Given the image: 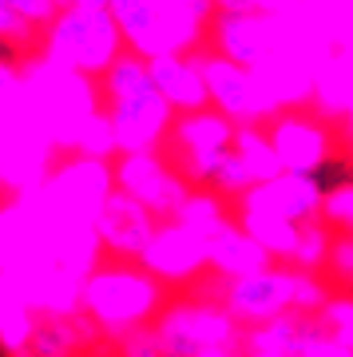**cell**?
I'll list each match as a JSON object with an SVG mask.
<instances>
[{
    "mask_svg": "<svg viewBox=\"0 0 353 357\" xmlns=\"http://www.w3.org/2000/svg\"><path fill=\"white\" fill-rule=\"evenodd\" d=\"M60 4H107V0H60Z\"/></svg>",
    "mask_w": 353,
    "mask_h": 357,
    "instance_id": "22",
    "label": "cell"
},
{
    "mask_svg": "<svg viewBox=\"0 0 353 357\" xmlns=\"http://www.w3.org/2000/svg\"><path fill=\"white\" fill-rule=\"evenodd\" d=\"M107 8L123 28L127 48L159 56V52L199 48L206 40L215 0H107Z\"/></svg>",
    "mask_w": 353,
    "mask_h": 357,
    "instance_id": "5",
    "label": "cell"
},
{
    "mask_svg": "<svg viewBox=\"0 0 353 357\" xmlns=\"http://www.w3.org/2000/svg\"><path fill=\"white\" fill-rule=\"evenodd\" d=\"M36 56H44V36L8 8V0H0V72H20Z\"/></svg>",
    "mask_w": 353,
    "mask_h": 357,
    "instance_id": "16",
    "label": "cell"
},
{
    "mask_svg": "<svg viewBox=\"0 0 353 357\" xmlns=\"http://www.w3.org/2000/svg\"><path fill=\"white\" fill-rule=\"evenodd\" d=\"M127 48L123 28L107 4H63L44 32V56L91 79Z\"/></svg>",
    "mask_w": 353,
    "mask_h": 357,
    "instance_id": "4",
    "label": "cell"
},
{
    "mask_svg": "<svg viewBox=\"0 0 353 357\" xmlns=\"http://www.w3.org/2000/svg\"><path fill=\"white\" fill-rule=\"evenodd\" d=\"M112 354L115 357H179L163 345V337L155 333V326H143V330H131L127 337L112 342Z\"/></svg>",
    "mask_w": 353,
    "mask_h": 357,
    "instance_id": "20",
    "label": "cell"
},
{
    "mask_svg": "<svg viewBox=\"0 0 353 357\" xmlns=\"http://www.w3.org/2000/svg\"><path fill=\"white\" fill-rule=\"evenodd\" d=\"M96 342H103V333L84 310H72V314L36 310V326L28 333L24 349L13 357H91Z\"/></svg>",
    "mask_w": 353,
    "mask_h": 357,
    "instance_id": "12",
    "label": "cell"
},
{
    "mask_svg": "<svg viewBox=\"0 0 353 357\" xmlns=\"http://www.w3.org/2000/svg\"><path fill=\"white\" fill-rule=\"evenodd\" d=\"M155 227H159V218H155L147 206L135 203V199L123 195L119 187H112L91 230H96V243H100V250L107 258H143Z\"/></svg>",
    "mask_w": 353,
    "mask_h": 357,
    "instance_id": "11",
    "label": "cell"
},
{
    "mask_svg": "<svg viewBox=\"0 0 353 357\" xmlns=\"http://www.w3.org/2000/svg\"><path fill=\"white\" fill-rule=\"evenodd\" d=\"M91 357H100V354H91ZM112 357H115V354H112Z\"/></svg>",
    "mask_w": 353,
    "mask_h": 357,
    "instance_id": "23",
    "label": "cell"
},
{
    "mask_svg": "<svg viewBox=\"0 0 353 357\" xmlns=\"http://www.w3.org/2000/svg\"><path fill=\"white\" fill-rule=\"evenodd\" d=\"M317 321L329 333H338L341 342L353 349V290H333L326 298V306L317 310Z\"/></svg>",
    "mask_w": 353,
    "mask_h": 357,
    "instance_id": "18",
    "label": "cell"
},
{
    "mask_svg": "<svg viewBox=\"0 0 353 357\" xmlns=\"http://www.w3.org/2000/svg\"><path fill=\"white\" fill-rule=\"evenodd\" d=\"M167 290H187L211 274V234L187 227L183 218H163L139 258Z\"/></svg>",
    "mask_w": 353,
    "mask_h": 357,
    "instance_id": "9",
    "label": "cell"
},
{
    "mask_svg": "<svg viewBox=\"0 0 353 357\" xmlns=\"http://www.w3.org/2000/svg\"><path fill=\"white\" fill-rule=\"evenodd\" d=\"M36 326V310L24 298V290L8 278V270H0V349L13 357L24 349L28 333Z\"/></svg>",
    "mask_w": 353,
    "mask_h": 357,
    "instance_id": "15",
    "label": "cell"
},
{
    "mask_svg": "<svg viewBox=\"0 0 353 357\" xmlns=\"http://www.w3.org/2000/svg\"><path fill=\"white\" fill-rule=\"evenodd\" d=\"M147 60H151L155 79H159V88H163V96L171 100L175 112H187V107L211 103V91H206V68H202V44L199 48L159 52V56H147Z\"/></svg>",
    "mask_w": 353,
    "mask_h": 357,
    "instance_id": "13",
    "label": "cell"
},
{
    "mask_svg": "<svg viewBox=\"0 0 353 357\" xmlns=\"http://www.w3.org/2000/svg\"><path fill=\"white\" fill-rule=\"evenodd\" d=\"M333 294V282L314 270H298L290 262H270L262 270L223 278L218 302L242 321V326H262L282 314H317Z\"/></svg>",
    "mask_w": 353,
    "mask_h": 357,
    "instance_id": "3",
    "label": "cell"
},
{
    "mask_svg": "<svg viewBox=\"0 0 353 357\" xmlns=\"http://www.w3.org/2000/svg\"><path fill=\"white\" fill-rule=\"evenodd\" d=\"M202 68H206V91H211V103L223 107L230 119L239 123H262L266 115L274 112V103L266 100L262 84L254 76V68L230 60L223 52H211L202 44Z\"/></svg>",
    "mask_w": 353,
    "mask_h": 357,
    "instance_id": "10",
    "label": "cell"
},
{
    "mask_svg": "<svg viewBox=\"0 0 353 357\" xmlns=\"http://www.w3.org/2000/svg\"><path fill=\"white\" fill-rule=\"evenodd\" d=\"M306 178H310V187L317 191L322 206H326L333 195L353 191V143L338 139L314 167H310V171H306Z\"/></svg>",
    "mask_w": 353,
    "mask_h": 357,
    "instance_id": "17",
    "label": "cell"
},
{
    "mask_svg": "<svg viewBox=\"0 0 353 357\" xmlns=\"http://www.w3.org/2000/svg\"><path fill=\"white\" fill-rule=\"evenodd\" d=\"M91 96L112 151H151L163 143L175 119V107L159 88L151 60L135 48H123L100 76H91Z\"/></svg>",
    "mask_w": 353,
    "mask_h": 357,
    "instance_id": "1",
    "label": "cell"
},
{
    "mask_svg": "<svg viewBox=\"0 0 353 357\" xmlns=\"http://www.w3.org/2000/svg\"><path fill=\"white\" fill-rule=\"evenodd\" d=\"M258 128L274 147L278 167L290 171V175H306L341 139L338 128L314 107H274Z\"/></svg>",
    "mask_w": 353,
    "mask_h": 357,
    "instance_id": "8",
    "label": "cell"
},
{
    "mask_svg": "<svg viewBox=\"0 0 353 357\" xmlns=\"http://www.w3.org/2000/svg\"><path fill=\"white\" fill-rule=\"evenodd\" d=\"M112 183L123 195H131L135 203L147 206L159 222L175 218L179 206L187 203L190 195V183L167 163V155L159 147H151V151H119V159L112 167Z\"/></svg>",
    "mask_w": 353,
    "mask_h": 357,
    "instance_id": "7",
    "label": "cell"
},
{
    "mask_svg": "<svg viewBox=\"0 0 353 357\" xmlns=\"http://www.w3.org/2000/svg\"><path fill=\"white\" fill-rule=\"evenodd\" d=\"M167 298H171V290L139 258L103 255L84 274V286H80V310L96 321L103 342H119L131 330L151 326L159 310L167 306Z\"/></svg>",
    "mask_w": 353,
    "mask_h": 357,
    "instance_id": "2",
    "label": "cell"
},
{
    "mask_svg": "<svg viewBox=\"0 0 353 357\" xmlns=\"http://www.w3.org/2000/svg\"><path fill=\"white\" fill-rule=\"evenodd\" d=\"M274 258L239 227V218H230L227 227H218L211 234V274H218V278H239V274L262 270Z\"/></svg>",
    "mask_w": 353,
    "mask_h": 357,
    "instance_id": "14",
    "label": "cell"
},
{
    "mask_svg": "<svg viewBox=\"0 0 353 357\" xmlns=\"http://www.w3.org/2000/svg\"><path fill=\"white\" fill-rule=\"evenodd\" d=\"M250 357H254V354H250Z\"/></svg>",
    "mask_w": 353,
    "mask_h": 357,
    "instance_id": "24",
    "label": "cell"
},
{
    "mask_svg": "<svg viewBox=\"0 0 353 357\" xmlns=\"http://www.w3.org/2000/svg\"><path fill=\"white\" fill-rule=\"evenodd\" d=\"M151 326L167 349L179 357H202L223 345H242V333H246V326L218 298L199 290H175Z\"/></svg>",
    "mask_w": 353,
    "mask_h": 357,
    "instance_id": "6",
    "label": "cell"
},
{
    "mask_svg": "<svg viewBox=\"0 0 353 357\" xmlns=\"http://www.w3.org/2000/svg\"><path fill=\"white\" fill-rule=\"evenodd\" d=\"M202 357H250L242 345H223V349H211V354H202Z\"/></svg>",
    "mask_w": 353,
    "mask_h": 357,
    "instance_id": "21",
    "label": "cell"
},
{
    "mask_svg": "<svg viewBox=\"0 0 353 357\" xmlns=\"http://www.w3.org/2000/svg\"><path fill=\"white\" fill-rule=\"evenodd\" d=\"M333 290H353V230H338L333 234V246H329L326 270H322Z\"/></svg>",
    "mask_w": 353,
    "mask_h": 357,
    "instance_id": "19",
    "label": "cell"
}]
</instances>
